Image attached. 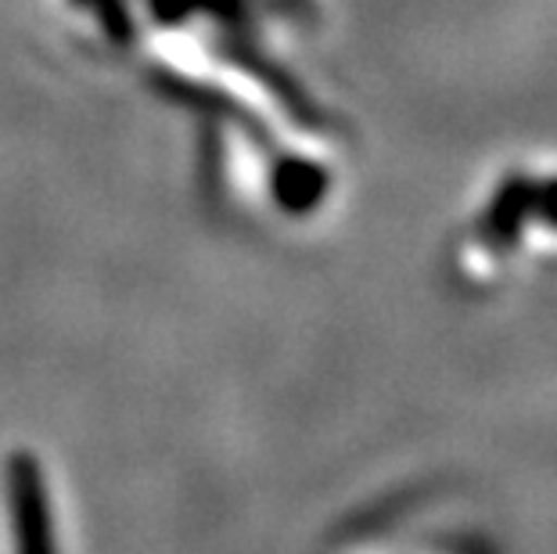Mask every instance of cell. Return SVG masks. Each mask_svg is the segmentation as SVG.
<instances>
[{
	"mask_svg": "<svg viewBox=\"0 0 557 554\" xmlns=\"http://www.w3.org/2000/svg\"><path fill=\"white\" fill-rule=\"evenodd\" d=\"M8 512L15 529V554H58L44 471L26 451L11 454L8 461Z\"/></svg>",
	"mask_w": 557,
	"mask_h": 554,
	"instance_id": "obj_1",
	"label": "cell"
},
{
	"mask_svg": "<svg viewBox=\"0 0 557 554\" xmlns=\"http://www.w3.org/2000/svg\"><path fill=\"white\" fill-rule=\"evenodd\" d=\"M529 220H532V181L525 173H511V176H504V184L496 187L493 202L485 206L479 234L490 249L504 253L521 238V231H525Z\"/></svg>",
	"mask_w": 557,
	"mask_h": 554,
	"instance_id": "obj_2",
	"label": "cell"
},
{
	"mask_svg": "<svg viewBox=\"0 0 557 554\" xmlns=\"http://www.w3.org/2000/svg\"><path fill=\"white\" fill-rule=\"evenodd\" d=\"M532 220L547 223L550 231H557V176L532 181Z\"/></svg>",
	"mask_w": 557,
	"mask_h": 554,
	"instance_id": "obj_3",
	"label": "cell"
}]
</instances>
